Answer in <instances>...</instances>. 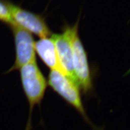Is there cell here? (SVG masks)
<instances>
[{"label":"cell","mask_w":130,"mask_h":130,"mask_svg":"<svg viewBox=\"0 0 130 130\" xmlns=\"http://www.w3.org/2000/svg\"><path fill=\"white\" fill-rule=\"evenodd\" d=\"M79 22L73 26L72 44L73 50V66L77 83L85 94L92 91L93 84L87 53L78 32Z\"/></svg>","instance_id":"3957f363"},{"label":"cell","mask_w":130,"mask_h":130,"mask_svg":"<svg viewBox=\"0 0 130 130\" xmlns=\"http://www.w3.org/2000/svg\"><path fill=\"white\" fill-rule=\"evenodd\" d=\"M0 22L9 26L14 23L5 0H0Z\"/></svg>","instance_id":"ba28073f"},{"label":"cell","mask_w":130,"mask_h":130,"mask_svg":"<svg viewBox=\"0 0 130 130\" xmlns=\"http://www.w3.org/2000/svg\"><path fill=\"white\" fill-rule=\"evenodd\" d=\"M20 73L22 87L29 106L28 119L24 130H31L32 112L36 106L41 109L48 83L36 60L20 68Z\"/></svg>","instance_id":"6da1fadb"},{"label":"cell","mask_w":130,"mask_h":130,"mask_svg":"<svg viewBox=\"0 0 130 130\" xmlns=\"http://www.w3.org/2000/svg\"><path fill=\"white\" fill-rule=\"evenodd\" d=\"M5 1L14 22L18 26L40 38L52 35V32L42 15L24 9L9 0Z\"/></svg>","instance_id":"277c9868"},{"label":"cell","mask_w":130,"mask_h":130,"mask_svg":"<svg viewBox=\"0 0 130 130\" xmlns=\"http://www.w3.org/2000/svg\"><path fill=\"white\" fill-rule=\"evenodd\" d=\"M35 50L42 62L51 70H58L61 71L56 54L55 43L51 36L50 38H41L35 42Z\"/></svg>","instance_id":"52a82bcc"},{"label":"cell","mask_w":130,"mask_h":130,"mask_svg":"<svg viewBox=\"0 0 130 130\" xmlns=\"http://www.w3.org/2000/svg\"><path fill=\"white\" fill-rule=\"evenodd\" d=\"M72 32L73 26H68L64 28L62 33L52 34L51 37L55 43L56 54L61 71L77 83L73 66Z\"/></svg>","instance_id":"8992f818"},{"label":"cell","mask_w":130,"mask_h":130,"mask_svg":"<svg viewBox=\"0 0 130 130\" xmlns=\"http://www.w3.org/2000/svg\"><path fill=\"white\" fill-rule=\"evenodd\" d=\"M47 83L56 94L75 109L93 130H103L94 124L89 118L83 102L80 87L75 81L61 71L54 70H51Z\"/></svg>","instance_id":"7a4b0ae2"},{"label":"cell","mask_w":130,"mask_h":130,"mask_svg":"<svg viewBox=\"0 0 130 130\" xmlns=\"http://www.w3.org/2000/svg\"><path fill=\"white\" fill-rule=\"evenodd\" d=\"M9 27L14 36L15 60L13 65L7 73L20 70L24 65L36 60L35 50V42L32 34L15 23Z\"/></svg>","instance_id":"5b68a950"}]
</instances>
